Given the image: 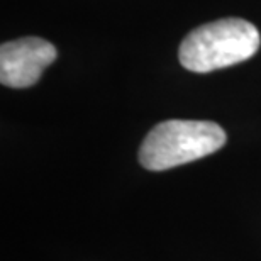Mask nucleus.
Segmentation results:
<instances>
[{"mask_svg":"<svg viewBox=\"0 0 261 261\" xmlns=\"http://www.w3.org/2000/svg\"><path fill=\"white\" fill-rule=\"evenodd\" d=\"M259 46L261 36L251 22L227 17L190 31L180 44L178 60L189 71L208 73L253 58Z\"/></svg>","mask_w":261,"mask_h":261,"instance_id":"1","label":"nucleus"},{"mask_svg":"<svg viewBox=\"0 0 261 261\" xmlns=\"http://www.w3.org/2000/svg\"><path fill=\"white\" fill-rule=\"evenodd\" d=\"M226 133L211 121L171 119L156 124L139 149V163L146 170L165 171L205 158L226 144Z\"/></svg>","mask_w":261,"mask_h":261,"instance_id":"2","label":"nucleus"},{"mask_svg":"<svg viewBox=\"0 0 261 261\" xmlns=\"http://www.w3.org/2000/svg\"><path fill=\"white\" fill-rule=\"evenodd\" d=\"M58 56L49 41L22 38L0 46V82L10 88H28L39 82L43 71Z\"/></svg>","mask_w":261,"mask_h":261,"instance_id":"3","label":"nucleus"}]
</instances>
